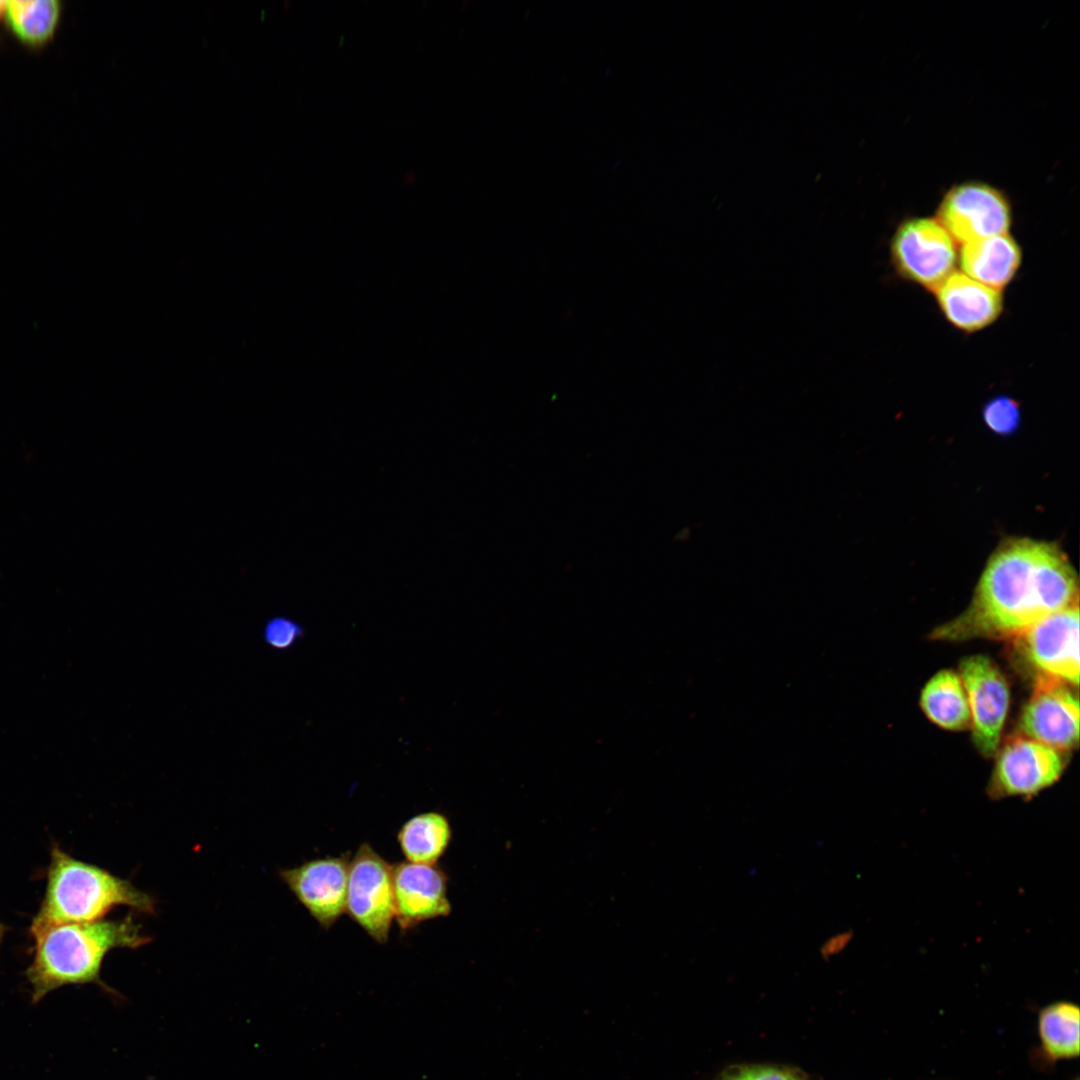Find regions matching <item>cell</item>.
Instances as JSON below:
<instances>
[{
	"instance_id": "7a4b0ae2",
	"label": "cell",
	"mask_w": 1080,
	"mask_h": 1080,
	"mask_svg": "<svg viewBox=\"0 0 1080 1080\" xmlns=\"http://www.w3.org/2000/svg\"><path fill=\"white\" fill-rule=\"evenodd\" d=\"M35 956L27 970L32 1001L67 984L100 982L105 955L113 948H137L150 938L127 917L117 921L31 926Z\"/></svg>"
},
{
	"instance_id": "6da1fadb",
	"label": "cell",
	"mask_w": 1080,
	"mask_h": 1080,
	"mask_svg": "<svg viewBox=\"0 0 1080 1080\" xmlns=\"http://www.w3.org/2000/svg\"><path fill=\"white\" fill-rule=\"evenodd\" d=\"M1078 604L1074 569L1055 545L1027 538L1001 545L969 608L932 632L937 640L1016 638L1043 618Z\"/></svg>"
},
{
	"instance_id": "2e32d148",
	"label": "cell",
	"mask_w": 1080,
	"mask_h": 1080,
	"mask_svg": "<svg viewBox=\"0 0 1080 1080\" xmlns=\"http://www.w3.org/2000/svg\"><path fill=\"white\" fill-rule=\"evenodd\" d=\"M451 839L450 822L437 811L411 817L397 833V841L406 861L416 864H436L448 849Z\"/></svg>"
},
{
	"instance_id": "52a82bcc",
	"label": "cell",
	"mask_w": 1080,
	"mask_h": 1080,
	"mask_svg": "<svg viewBox=\"0 0 1080 1080\" xmlns=\"http://www.w3.org/2000/svg\"><path fill=\"white\" fill-rule=\"evenodd\" d=\"M959 676L964 685L973 742L982 755L993 756L999 746L1009 707V688L1000 669L986 656L962 660Z\"/></svg>"
},
{
	"instance_id": "9a60e30c",
	"label": "cell",
	"mask_w": 1080,
	"mask_h": 1080,
	"mask_svg": "<svg viewBox=\"0 0 1080 1080\" xmlns=\"http://www.w3.org/2000/svg\"><path fill=\"white\" fill-rule=\"evenodd\" d=\"M920 705L925 715L941 728L963 730L971 726L966 691L954 671L935 674L921 692Z\"/></svg>"
},
{
	"instance_id": "603a6c76",
	"label": "cell",
	"mask_w": 1080,
	"mask_h": 1080,
	"mask_svg": "<svg viewBox=\"0 0 1080 1080\" xmlns=\"http://www.w3.org/2000/svg\"><path fill=\"white\" fill-rule=\"evenodd\" d=\"M6 1H0V16L4 14Z\"/></svg>"
},
{
	"instance_id": "5bb4252c",
	"label": "cell",
	"mask_w": 1080,
	"mask_h": 1080,
	"mask_svg": "<svg viewBox=\"0 0 1080 1080\" xmlns=\"http://www.w3.org/2000/svg\"><path fill=\"white\" fill-rule=\"evenodd\" d=\"M959 263L963 274L999 290L1014 277L1021 250L1007 233L994 235L963 244Z\"/></svg>"
},
{
	"instance_id": "44dd1931",
	"label": "cell",
	"mask_w": 1080,
	"mask_h": 1080,
	"mask_svg": "<svg viewBox=\"0 0 1080 1080\" xmlns=\"http://www.w3.org/2000/svg\"><path fill=\"white\" fill-rule=\"evenodd\" d=\"M304 635V628L295 620L285 616L270 618L263 630V638L268 646L276 650H288Z\"/></svg>"
},
{
	"instance_id": "30bf717a",
	"label": "cell",
	"mask_w": 1080,
	"mask_h": 1080,
	"mask_svg": "<svg viewBox=\"0 0 1080 1080\" xmlns=\"http://www.w3.org/2000/svg\"><path fill=\"white\" fill-rule=\"evenodd\" d=\"M938 222L963 244L1004 234L1011 223L1010 207L996 189L978 183L954 187L944 197Z\"/></svg>"
},
{
	"instance_id": "e0dca14e",
	"label": "cell",
	"mask_w": 1080,
	"mask_h": 1080,
	"mask_svg": "<svg viewBox=\"0 0 1080 1080\" xmlns=\"http://www.w3.org/2000/svg\"><path fill=\"white\" fill-rule=\"evenodd\" d=\"M1079 1007L1069 1001L1053 1002L1042 1008L1037 1029L1040 1054L1047 1063L1079 1056Z\"/></svg>"
},
{
	"instance_id": "9c48e42d",
	"label": "cell",
	"mask_w": 1080,
	"mask_h": 1080,
	"mask_svg": "<svg viewBox=\"0 0 1080 1080\" xmlns=\"http://www.w3.org/2000/svg\"><path fill=\"white\" fill-rule=\"evenodd\" d=\"M1019 727L1026 737L1058 751L1074 748L1079 741L1078 697L1068 683L1040 675Z\"/></svg>"
},
{
	"instance_id": "ba28073f",
	"label": "cell",
	"mask_w": 1080,
	"mask_h": 1080,
	"mask_svg": "<svg viewBox=\"0 0 1080 1080\" xmlns=\"http://www.w3.org/2000/svg\"><path fill=\"white\" fill-rule=\"evenodd\" d=\"M1015 639L1024 656L1042 673L1041 675L1078 686V604L1043 618Z\"/></svg>"
},
{
	"instance_id": "8fae6325",
	"label": "cell",
	"mask_w": 1080,
	"mask_h": 1080,
	"mask_svg": "<svg viewBox=\"0 0 1080 1080\" xmlns=\"http://www.w3.org/2000/svg\"><path fill=\"white\" fill-rule=\"evenodd\" d=\"M349 863L348 854L327 856L280 871L297 900L324 929L346 913Z\"/></svg>"
},
{
	"instance_id": "ffe728a7",
	"label": "cell",
	"mask_w": 1080,
	"mask_h": 1080,
	"mask_svg": "<svg viewBox=\"0 0 1080 1080\" xmlns=\"http://www.w3.org/2000/svg\"><path fill=\"white\" fill-rule=\"evenodd\" d=\"M983 416L986 424L997 433H1009L1016 429L1020 411L1017 402L1007 396L991 399L984 407Z\"/></svg>"
},
{
	"instance_id": "277c9868",
	"label": "cell",
	"mask_w": 1080,
	"mask_h": 1080,
	"mask_svg": "<svg viewBox=\"0 0 1080 1080\" xmlns=\"http://www.w3.org/2000/svg\"><path fill=\"white\" fill-rule=\"evenodd\" d=\"M346 913L375 942L387 943L395 919L393 865L366 842L349 863Z\"/></svg>"
},
{
	"instance_id": "7402d4cb",
	"label": "cell",
	"mask_w": 1080,
	"mask_h": 1080,
	"mask_svg": "<svg viewBox=\"0 0 1080 1080\" xmlns=\"http://www.w3.org/2000/svg\"><path fill=\"white\" fill-rule=\"evenodd\" d=\"M853 934L851 931H841L828 937L820 946L819 953L824 960H828L841 953L850 943Z\"/></svg>"
},
{
	"instance_id": "d6986e66",
	"label": "cell",
	"mask_w": 1080,
	"mask_h": 1080,
	"mask_svg": "<svg viewBox=\"0 0 1080 1080\" xmlns=\"http://www.w3.org/2000/svg\"><path fill=\"white\" fill-rule=\"evenodd\" d=\"M716 1080H808L798 1069L769 1064L733 1065L725 1069Z\"/></svg>"
},
{
	"instance_id": "4fadbf2b",
	"label": "cell",
	"mask_w": 1080,
	"mask_h": 1080,
	"mask_svg": "<svg viewBox=\"0 0 1080 1080\" xmlns=\"http://www.w3.org/2000/svg\"><path fill=\"white\" fill-rule=\"evenodd\" d=\"M934 292L947 320L966 332L990 325L1003 308L999 290L961 272L951 273Z\"/></svg>"
},
{
	"instance_id": "3957f363",
	"label": "cell",
	"mask_w": 1080,
	"mask_h": 1080,
	"mask_svg": "<svg viewBox=\"0 0 1080 1080\" xmlns=\"http://www.w3.org/2000/svg\"><path fill=\"white\" fill-rule=\"evenodd\" d=\"M119 905L144 913H153L155 908L150 895L130 881L54 847L45 898L32 926L95 922Z\"/></svg>"
},
{
	"instance_id": "5b68a950",
	"label": "cell",
	"mask_w": 1080,
	"mask_h": 1080,
	"mask_svg": "<svg viewBox=\"0 0 1080 1080\" xmlns=\"http://www.w3.org/2000/svg\"><path fill=\"white\" fill-rule=\"evenodd\" d=\"M895 268L905 279L935 291L953 273L956 248L953 238L936 220L911 219L896 231L891 242Z\"/></svg>"
},
{
	"instance_id": "7c38bea8",
	"label": "cell",
	"mask_w": 1080,
	"mask_h": 1080,
	"mask_svg": "<svg viewBox=\"0 0 1080 1080\" xmlns=\"http://www.w3.org/2000/svg\"><path fill=\"white\" fill-rule=\"evenodd\" d=\"M448 877L437 864L408 861L393 865L395 919L402 930L451 912Z\"/></svg>"
},
{
	"instance_id": "ac0fdd59",
	"label": "cell",
	"mask_w": 1080,
	"mask_h": 1080,
	"mask_svg": "<svg viewBox=\"0 0 1080 1080\" xmlns=\"http://www.w3.org/2000/svg\"><path fill=\"white\" fill-rule=\"evenodd\" d=\"M62 3L58 0L6 1L5 24L24 46L40 49L53 38L60 23Z\"/></svg>"
},
{
	"instance_id": "cb8c5ba5",
	"label": "cell",
	"mask_w": 1080,
	"mask_h": 1080,
	"mask_svg": "<svg viewBox=\"0 0 1080 1080\" xmlns=\"http://www.w3.org/2000/svg\"><path fill=\"white\" fill-rule=\"evenodd\" d=\"M1 935H2V928H1V926H0V938H1Z\"/></svg>"
},
{
	"instance_id": "8992f818",
	"label": "cell",
	"mask_w": 1080,
	"mask_h": 1080,
	"mask_svg": "<svg viewBox=\"0 0 1080 1080\" xmlns=\"http://www.w3.org/2000/svg\"><path fill=\"white\" fill-rule=\"evenodd\" d=\"M1063 770L1064 761L1058 750L1026 736H1016L998 753L987 792L992 799L1031 798L1054 784Z\"/></svg>"
}]
</instances>
